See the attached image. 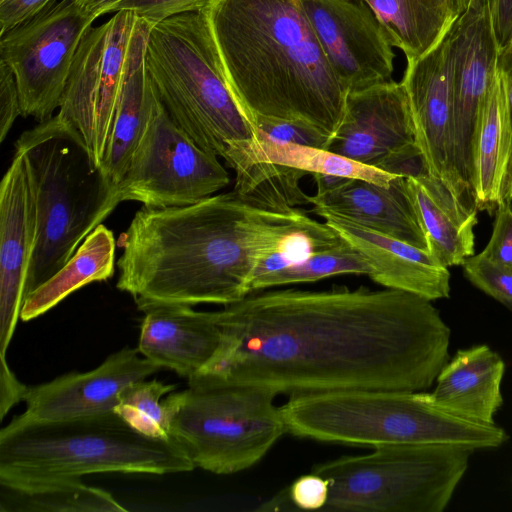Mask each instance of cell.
I'll list each match as a JSON object with an SVG mask.
<instances>
[{
  "label": "cell",
  "mask_w": 512,
  "mask_h": 512,
  "mask_svg": "<svg viewBox=\"0 0 512 512\" xmlns=\"http://www.w3.org/2000/svg\"><path fill=\"white\" fill-rule=\"evenodd\" d=\"M15 151L25 156L37 215L28 295L67 263L121 199L81 134L57 114L24 131Z\"/></svg>",
  "instance_id": "277c9868"
},
{
  "label": "cell",
  "mask_w": 512,
  "mask_h": 512,
  "mask_svg": "<svg viewBox=\"0 0 512 512\" xmlns=\"http://www.w3.org/2000/svg\"><path fill=\"white\" fill-rule=\"evenodd\" d=\"M55 0H0V35L32 18Z\"/></svg>",
  "instance_id": "f35d334b"
},
{
  "label": "cell",
  "mask_w": 512,
  "mask_h": 512,
  "mask_svg": "<svg viewBox=\"0 0 512 512\" xmlns=\"http://www.w3.org/2000/svg\"><path fill=\"white\" fill-rule=\"evenodd\" d=\"M497 70L504 82L512 129V39L499 51ZM501 198L502 200L512 201V150Z\"/></svg>",
  "instance_id": "ab89813d"
},
{
  "label": "cell",
  "mask_w": 512,
  "mask_h": 512,
  "mask_svg": "<svg viewBox=\"0 0 512 512\" xmlns=\"http://www.w3.org/2000/svg\"><path fill=\"white\" fill-rule=\"evenodd\" d=\"M465 277L478 289L512 310V267L495 262L482 252L466 259Z\"/></svg>",
  "instance_id": "d6a6232c"
},
{
  "label": "cell",
  "mask_w": 512,
  "mask_h": 512,
  "mask_svg": "<svg viewBox=\"0 0 512 512\" xmlns=\"http://www.w3.org/2000/svg\"><path fill=\"white\" fill-rule=\"evenodd\" d=\"M224 160L232 169L242 164L265 162L288 166L307 175L320 173L358 178L382 186L390 185L391 181L399 176L353 161L327 149L277 142L261 131L258 139L230 144Z\"/></svg>",
  "instance_id": "4316f807"
},
{
  "label": "cell",
  "mask_w": 512,
  "mask_h": 512,
  "mask_svg": "<svg viewBox=\"0 0 512 512\" xmlns=\"http://www.w3.org/2000/svg\"><path fill=\"white\" fill-rule=\"evenodd\" d=\"M215 0H124L113 12L128 10L152 26L172 16L208 9Z\"/></svg>",
  "instance_id": "d590c367"
},
{
  "label": "cell",
  "mask_w": 512,
  "mask_h": 512,
  "mask_svg": "<svg viewBox=\"0 0 512 512\" xmlns=\"http://www.w3.org/2000/svg\"><path fill=\"white\" fill-rule=\"evenodd\" d=\"M299 1L348 93L393 81L394 47L365 0Z\"/></svg>",
  "instance_id": "9a60e30c"
},
{
  "label": "cell",
  "mask_w": 512,
  "mask_h": 512,
  "mask_svg": "<svg viewBox=\"0 0 512 512\" xmlns=\"http://www.w3.org/2000/svg\"><path fill=\"white\" fill-rule=\"evenodd\" d=\"M512 201L502 200L496 208L493 230L482 253L489 259L512 267Z\"/></svg>",
  "instance_id": "8d00e7d4"
},
{
  "label": "cell",
  "mask_w": 512,
  "mask_h": 512,
  "mask_svg": "<svg viewBox=\"0 0 512 512\" xmlns=\"http://www.w3.org/2000/svg\"><path fill=\"white\" fill-rule=\"evenodd\" d=\"M138 351L160 368L189 380L213 357L220 330L215 311H196L189 305L144 303Z\"/></svg>",
  "instance_id": "ffe728a7"
},
{
  "label": "cell",
  "mask_w": 512,
  "mask_h": 512,
  "mask_svg": "<svg viewBox=\"0 0 512 512\" xmlns=\"http://www.w3.org/2000/svg\"><path fill=\"white\" fill-rule=\"evenodd\" d=\"M152 25L140 18L130 46L124 83L113 130L101 169L117 185L151 117L156 95L145 66V52Z\"/></svg>",
  "instance_id": "cb8c5ba5"
},
{
  "label": "cell",
  "mask_w": 512,
  "mask_h": 512,
  "mask_svg": "<svg viewBox=\"0 0 512 512\" xmlns=\"http://www.w3.org/2000/svg\"><path fill=\"white\" fill-rule=\"evenodd\" d=\"M21 115L18 86L11 69L0 60V141L3 142Z\"/></svg>",
  "instance_id": "74e56055"
},
{
  "label": "cell",
  "mask_w": 512,
  "mask_h": 512,
  "mask_svg": "<svg viewBox=\"0 0 512 512\" xmlns=\"http://www.w3.org/2000/svg\"><path fill=\"white\" fill-rule=\"evenodd\" d=\"M29 386L18 380L10 369L6 357H0V419L20 401H24Z\"/></svg>",
  "instance_id": "60d3db41"
},
{
  "label": "cell",
  "mask_w": 512,
  "mask_h": 512,
  "mask_svg": "<svg viewBox=\"0 0 512 512\" xmlns=\"http://www.w3.org/2000/svg\"><path fill=\"white\" fill-rule=\"evenodd\" d=\"M275 394L252 387H188L164 400L169 434L195 468L217 475L241 472L257 464L287 433Z\"/></svg>",
  "instance_id": "9c48e42d"
},
{
  "label": "cell",
  "mask_w": 512,
  "mask_h": 512,
  "mask_svg": "<svg viewBox=\"0 0 512 512\" xmlns=\"http://www.w3.org/2000/svg\"><path fill=\"white\" fill-rule=\"evenodd\" d=\"M124 0H77L80 9L91 19L113 12L116 5Z\"/></svg>",
  "instance_id": "7bdbcfd3"
},
{
  "label": "cell",
  "mask_w": 512,
  "mask_h": 512,
  "mask_svg": "<svg viewBox=\"0 0 512 512\" xmlns=\"http://www.w3.org/2000/svg\"><path fill=\"white\" fill-rule=\"evenodd\" d=\"M193 469L173 438L143 435L115 412L50 422L18 415L0 430V476L4 477L165 475Z\"/></svg>",
  "instance_id": "52a82bcc"
},
{
  "label": "cell",
  "mask_w": 512,
  "mask_h": 512,
  "mask_svg": "<svg viewBox=\"0 0 512 512\" xmlns=\"http://www.w3.org/2000/svg\"><path fill=\"white\" fill-rule=\"evenodd\" d=\"M449 42L457 165L460 175L473 189L477 123L501 49L488 0H470L450 28Z\"/></svg>",
  "instance_id": "2e32d148"
},
{
  "label": "cell",
  "mask_w": 512,
  "mask_h": 512,
  "mask_svg": "<svg viewBox=\"0 0 512 512\" xmlns=\"http://www.w3.org/2000/svg\"><path fill=\"white\" fill-rule=\"evenodd\" d=\"M446 2L451 13L455 17H458L461 13L465 11V9L470 3V0H446Z\"/></svg>",
  "instance_id": "ee69618b"
},
{
  "label": "cell",
  "mask_w": 512,
  "mask_h": 512,
  "mask_svg": "<svg viewBox=\"0 0 512 512\" xmlns=\"http://www.w3.org/2000/svg\"><path fill=\"white\" fill-rule=\"evenodd\" d=\"M512 150V129L503 79L497 68L484 98L474 144L473 189L478 210L493 212L502 189Z\"/></svg>",
  "instance_id": "d4e9b609"
},
{
  "label": "cell",
  "mask_w": 512,
  "mask_h": 512,
  "mask_svg": "<svg viewBox=\"0 0 512 512\" xmlns=\"http://www.w3.org/2000/svg\"><path fill=\"white\" fill-rule=\"evenodd\" d=\"M495 35L500 48L512 39V0H488Z\"/></svg>",
  "instance_id": "b9f144b4"
},
{
  "label": "cell",
  "mask_w": 512,
  "mask_h": 512,
  "mask_svg": "<svg viewBox=\"0 0 512 512\" xmlns=\"http://www.w3.org/2000/svg\"><path fill=\"white\" fill-rule=\"evenodd\" d=\"M370 266L364 257L346 240L336 246L314 250L300 261L255 277L250 292L273 287L314 282L342 275H369Z\"/></svg>",
  "instance_id": "f546056e"
},
{
  "label": "cell",
  "mask_w": 512,
  "mask_h": 512,
  "mask_svg": "<svg viewBox=\"0 0 512 512\" xmlns=\"http://www.w3.org/2000/svg\"><path fill=\"white\" fill-rule=\"evenodd\" d=\"M401 83L411 110L416 144L430 174L465 207L477 211L474 191L457 165L449 31L427 54L407 61Z\"/></svg>",
  "instance_id": "5bb4252c"
},
{
  "label": "cell",
  "mask_w": 512,
  "mask_h": 512,
  "mask_svg": "<svg viewBox=\"0 0 512 512\" xmlns=\"http://www.w3.org/2000/svg\"><path fill=\"white\" fill-rule=\"evenodd\" d=\"M287 433L321 442L370 446L449 444L498 448L504 430L466 418L431 392L346 390L290 396L280 406Z\"/></svg>",
  "instance_id": "5b68a950"
},
{
  "label": "cell",
  "mask_w": 512,
  "mask_h": 512,
  "mask_svg": "<svg viewBox=\"0 0 512 512\" xmlns=\"http://www.w3.org/2000/svg\"><path fill=\"white\" fill-rule=\"evenodd\" d=\"M327 150L395 175L430 174L416 144L406 91L394 80L348 93Z\"/></svg>",
  "instance_id": "4fadbf2b"
},
{
  "label": "cell",
  "mask_w": 512,
  "mask_h": 512,
  "mask_svg": "<svg viewBox=\"0 0 512 512\" xmlns=\"http://www.w3.org/2000/svg\"><path fill=\"white\" fill-rule=\"evenodd\" d=\"M254 126L268 138L284 143L327 149L330 137L302 122L270 117H255Z\"/></svg>",
  "instance_id": "e575fe53"
},
{
  "label": "cell",
  "mask_w": 512,
  "mask_h": 512,
  "mask_svg": "<svg viewBox=\"0 0 512 512\" xmlns=\"http://www.w3.org/2000/svg\"><path fill=\"white\" fill-rule=\"evenodd\" d=\"M502 357L488 345L460 349L448 360L431 392L448 409L475 421L494 424L503 404Z\"/></svg>",
  "instance_id": "7402d4cb"
},
{
  "label": "cell",
  "mask_w": 512,
  "mask_h": 512,
  "mask_svg": "<svg viewBox=\"0 0 512 512\" xmlns=\"http://www.w3.org/2000/svg\"><path fill=\"white\" fill-rule=\"evenodd\" d=\"M383 25L393 47L406 61L418 59L446 36L457 17L446 0H365Z\"/></svg>",
  "instance_id": "f1b7e54d"
},
{
  "label": "cell",
  "mask_w": 512,
  "mask_h": 512,
  "mask_svg": "<svg viewBox=\"0 0 512 512\" xmlns=\"http://www.w3.org/2000/svg\"><path fill=\"white\" fill-rule=\"evenodd\" d=\"M139 21L134 12L122 10L87 31L77 49L57 113L81 134L100 168Z\"/></svg>",
  "instance_id": "7c38bea8"
},
{
  "label": "cell",
  "mask_w": 512,
  "mask_h": 512,
  "mask_svg": "<svg viewBox=\"0 0 512 512\" xmlns=\"http://www.w3.org/2000/svg\"><path fill=\"white\" fill-rule=\"evenodd\" d=\"M311 212H327L384 235L428 250L427 240L409 197L405 177L388 186L358 178L340 177L327 189L309 196Z\"/></svg>",
  "instance_id": "44dd1931"
},
{
  "label": "cell",
  "mask_w": 512,
  "mask_h": 512,
  "mask_svg": "<svg viewBox=\"0 0 512 512\" xmlns=\"http://www.w3.org/2000/svg\"><path fill=\"white\" fill-rule=\"evenodd\" d=\"M176 389L156 379L127 385L118 396L114 412L131 428L152 438H171L168 416L162 397Z\"/></svg>",
  "instance_id": "1f68e13d"
},
{
  "label": "cell",
  "mask_w": 512,
  "mask_h": 512,
  "mask_svg": "<svg viewBox=\"0 0 512 512\" xmlns=\"http://www.w3.org/2000/svg\"><path fill=\"white\" fill-rule=\"evenodd\" d=\"M328 495V480L311 472L295 479L290 487L263 503L257 510H281L284 504H290L301 510L321 511L327 503Z\"/></svg>",
  "instance_id": "836d02e7"
},
{
  "label": "cell",
  "mask_w": 512,
  "mask_h": 512,
  "mask_svg": "<svg viewBox=\"0 0 512 512\" xmlns=\"http://www.w3.org/2000/svg\"><path fill=\"white\" fill-rule=\"evenodd\" d=\"M229 183L218 156L199 147L156 96L149 122L117 184L121 202L138 201L152 208L185 206L214 195Z\"/></svg>",
  "instance_id": "30bf717a"
},
{
  "label": "cell",
  "mask_w": 512,
  "mask_h": 512,
  "mask_svg": "<svg viewBox=\"0 0 512 512\" xmlns=\"http://www.w3.org/2000/svg\"><path fill=\"white\" fill-rule=\"evenodd\" d=\"M302 238L340 240L328 224L296 207L234 189L196 203L143 206L119 237L116 287L136 305H228L250 292L259 263Z\"/></svg>",
  "instance_id": "7a4b0ae2"
},
{
  "label": "cell",
  "mask_w": 512,
  "mask_h": 512,
  "mask_svg": "<svg viewBox=\"0 0 512 512\" xmlns=\"http://www.w3.org/2000/svg\"><path fill=\"white\" fill-rule=\"evenodd\" d=\"M405 183L428 251L447 268L463 265L474 255L477 211L465 207L441 180L431 174L405 177Z\"/></svg>",
  "instance_id": "603a6c76"
},
{
  "label": "cell",
  "mask_w": 512,
  "mask_h": 512,
  "mask_svg": "<svg viewBox=\"0 0 512 512\" xmlns=\"http://www.w3.org/2000/svg\"><path fill=\"white\" fill-rule=\"evenodd\" d=\"M474 450L449 444H387L315 464L328 480L321 511L442 512Z\"/></svg>",
  "instance_id": "ba28073f"
},
{
  "label": "cell",
  "mask_w": 512,
  "mask_h": 512,
  "mask_svg": "<svg viewBox=\"0 0 512 512\" xmlns=\"http://www.w3.org/2000/svg\"><path fill=\"white\" fill-rule=\"evenodd\" d=\"M325 219L367 261L368 275L384 288L410 292L431 301L450 296V272L428 251L327 212Z\"/></svg>",
  "instance_id": "d6986e66"
},
{
  "label": "cell",
  "mask_w": 512,
  "mask_h": 512,
  "mask_svg": "<svg viewBox=\"0 0 512 512\" xmlns=\"http://www.w3.org/2000/svg\"><path fill=\"white\" fill-rule=\"evenodd\" d=\"M137 348L125 347L87 372H70L46 383L29 386L20 416L50 422L114 412L120 392L129 384L161 370Z\"/></svg>",
  "instance_id": "e0dca14e"
},
{
  "label": "cell",
  "mask_w": 512,
  "mask_h": 512,
  "mask_svg": "<svg viewBox=\"0 0 512 512\" xmlns=\"http://www.w3.org/2000/svg\"><path fill=\"white\" fill-rule=\"evenodd\" d=\"M93 21L77 0L54 1L0 35V60L16 79L21 116L33 117L38 123L53 117L77 49Z\"/></svg>",
  "instance_id": "8fae6325"
},
{
  "label": "cell",
  "mask_w": 512,
  "mask_h": 512,
  "mask_svg": "<svg viewBox=\"0 0 512 512\" xmlns=\"http://www.w3.org/2000/svg\"><path fill=\"white\" fill-rule=\"evenodd\" d=\"M208 10L153 25L145 66L171 119L199 147L224 159L230 144L258 139L260 131L231 91Z\"/></svg>",
  "instance_id": "8992f818"
},
{
  "label": "cell",
  "mask_w": 512,
  "mask_h": 512,
  "mask_svg": "<svg viewBox=\"0 0 512 512\" xmlns=\"http://www.w3.org/2000/svg\"><path fill=\"white\" fill-rule=\"evenodd\" d=\"M115 249L113 232L99 224L61 269L27 295L21 320L43 315L85 285L110 279L115 272Z\"/></svg>",
  "instance_id": "83f0119b"
},
{
  "label": "cell",
  "mask_w": 512,
  "mask_h": 512,
  "mask_svg": "<svg viewBox=\"0 0 512 512\" xmlns=\"http://www.w3.org/2000/svg\"><path fill=\"white\" fill-rule=\"evenodd\" d=\"M233 170L234 190L242 195L285 207L309 204V196L300 186L305 172L265 162L242 164Z\"/></svg>",
  "instance_id": "4dcf8cb0"
},
{
  "label": "cell",
  "mask_w": 512,
  "mask_h": 512,
  "mask_svg": "<svg viewBox=\"0 0 512 512\" xmlns=\"http://www.w3.org/2000/svg\"><path fill=\"white\" fill-rule=\"evenodd\" d=\"M122 512L112 494L80 478L0 476V512Z\"/></svg>",
  "instance_id": "484cf974"
},
{
  "label": "cell",
  "mask_w": 512,
  "mask_h": 512,
  "mask_svg": "<svg viewBox=\"0 0 512 512\" xmlns=\"http://www.w3.org/2000/svg\"><path fill=\"white\" fill-rule=\"evenodd\" d=\"M36 234L34 190L25 156L15 151L0 184V357H6L27 296Z\"/></svg>",
  "instance_id": "ac0fdd59"
},
{
  "label": "cell",
  "mask_w": 512,
  "mask_h": 512,
  "mask_svg": "<svg viewBox=\"0 0 512 512\" xmlns=\"http://www.w3.org/2000/svg\"><path fill=\"white\" fill-rule=\"evenodd\" d=\"M220 343L188 381L277 395L426 391L451 330L432 301L365 286L256 290L215 311Z\"/></svg>",
  "instance_id": "6da1fadb"
},
{
  "label": "cell",
  "mask_w": 512,
  "mask_h": 512,
  "mask_svg": "<svg viewBox=\"0 0 512 512\" xmlns=\"http://www.w3.org/2000/svg\"><path fill=\"white\" fill-rule=\"evenodd\" d=\"M231 91L252 121L280 118L333 137L348 92L299 0H215L209 7Z\"/></svg>",
  "instance_id": "3957f363"
}]
</instances>
